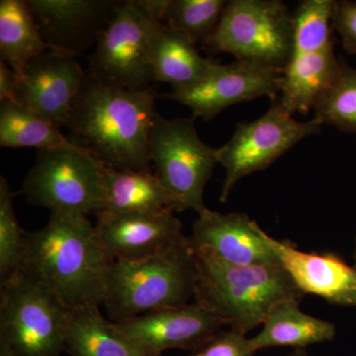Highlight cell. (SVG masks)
<instances>
[{
	"label": "cell",
	"mask_w": 356,
	"mask_h": 356,
	"mask_svg": "<svg viewBox=\"0 0 356 356\" xmlns=\"http://www.w3.org/2000/svg\"><path fill=\"white\" fill-rule=\"evenodd\" d=\"M158 97L154 86L115 88L86 72L65 127L67 139L106 168L149 172V134L159 115Z\"/></svg>",
	"instance_id": "6da1fadb"
},
{
	"label": "cell",
	"mask_w": 356,
	"mask_h": 356,
	"mask_svg": "<svg viewBox=\"0 0 356 356\" xmlns=\"http://www.w3.org/2000/svg\"><path fill=\"white\" fill-rule=\"evenodd\" d=\"M111 262L88 216L51 212L44 228L27 233L21 270L72 310L103 305Z\"/></svg>",
	"instance_id": "7a4b0ae2"
},
{
	"label": "cell",
	"mask_w": 356,
	"mask_h": 356,
	"mask_svg": "<svg viewBox=\"0 0 356 356\" xmlns=\"http://www.w3.org/2000/svg\"><path fill=\"white\" fill-rule=\"evenodd\" d=\"M193 250L194 302L214 314L229 329L247 334L264 324L277 302L303 297L280 264H232L205 250L194 247Z\"/></svg>",
	"instance_id": "3957f363"
},
{
	"label": "cell",
	"mask_w": 356,
	"mask_h": 356,
	"mask_svg": "<svg viewBox=\"0 0 356 356\" xmlns=\"http://www.w3.org/2000/svg\"><path fill=\"white\" fill-rule=\"evenodd\" d=\"M195 254L191 238L147 259L112 261L103 305L110 321L189 304L195 289Z\"/></svg>",
	"instance_id": "277c9868"
},
{
	"label": "cell",
	"mask_w": 356,
	"mask_h": 356,
	"mask_svg": "<svg viewBox=\"0 0 356 356\" xmlns=\"http://www.w3.org/2000/svg\"><path fill=\"white\" fill-rule=\"evenodd\" d=\"M170 0H124L98 40L86 70L108 86L144 90L153 88L152 47Z\"/></svg>",
	"instance_id": "5b68a950"
},
{
	"label": "cell",
	"mask_w": 356,
	"mask_h": 356,
	"mask_svg": "<svg viewBox=\"0 0 356 356\" xmlns=\"http://www.w3.org/2000/svg\"><path fill=\"white\" fill-rule=\"evenodd\" d=\"M70 309L24 270L1 281L0 344L14 356H60Z\"/></svg>",
	"instance_id": "8992f818"
},
{
	"label": "cell",
	"mask_w": 356,
	"mask_h": 356,
	"mask_svg": "<svg viewBox=\"0 0 356 356\" xmlns=\"http://www.w3.org/2000/svg\"><path fill=\"white\" fill-rule=\"evenodd\" d=\"M293 13L280 0H232L201 46L238 60L283 70L291 57Z\"/></svg>",
	"instance_id": "52a82bcc"
},
{
	"label": "cell",
	"mask_w": 356,
	"mask_h": 356,
	"mask_svg": "<svg viewBox=\"0 0 356 356\" xmlns=\"http://www.w3.org/2000/svg\"><path fill=\"white\" fill-rule=\"evenodd\" d=\"M105 168L72 144L41 149L21 193L28 203L51 212L97 215L105 208Z\"/></svg>",
	"instance_id": "ba28073f"
},
{
	"label": "cell",
	"mask_w": 356,
	"mask_h": 356,
	"mask_svg": "<svg viewBox=\"0 0 356 356\" xmlns=\"http://www.w3.org/2000/svg\"><path fill=\"white\" fill-rule=\"evenodd\" d=\"M193 116H156L149 134V158L154 175L181 203L182 212L207 209L204 189L218 163V149L199 137Z\"/></svg>",
	"instance_id": "9c48e42d"
},
{
	"label": "cell",
	"mask_w": 356,
	"mask_h": 356,
	"mask_svg": "<svg viewBox=\"0 0 356 356\" xmlns=\"http://www.w3.org/2000/svg\"><path fill=\"white\" fill-rule=\"evenodd\" d=\"M322 126L316 118L295 120L276 99L261 118L238 124L229 142L218 149V163L225 168L221 202L242 178L266 170L302 140L320 133Z\"/></svg>",
	"instance_id": "30bf717a"
},
{
	"label": "cell",
	"mask_w": 356,
	"mask_h": 356,
	"mask_svg": "<svg viewBox=\"0 0 356 356\" xmlns=\"http://www.w3.org/2000/svg\"><path fill=\"white\" fill-rule=\"evenodd\" d=\"M283 70L245 60L228 65L217 63L207 76L191 88L161 95L189 107L194 118L209 121L236 103L267 96L277 99Z\"/></svg>",
	"instance_id": "8fae6325"
},
{
	"label": "cell",
	"mask_w": 356,
	"mask_h": 356,
	"mask_svg": "<svg viewBox=\"0 0 356 356\" xmlns=\"http://www.w3.org/2000/svg\"><path fill=\"white\" fill-rule=\"evenodd\" d=\"M51 50L81 57L95 49L121 0H26Z\"/></svg>",
	"instance_id": "7c38bea8"
},
{
	"label": "cell",
	"mask_w": 356,
	"mask_h": 356,
	"mask_svg": "<svg viewBox=\"0 0 356 356\" xmlns=\"http://www.w3.org/2000/svg\"><path fill=\"white\" fill-rule=\"evenodd\" d=\"M138 348L153 356L168 350H197L226 325L200 304L170 307L115 323Z\"/></svg>",
	"instance_id": "4fadbf2b"
},
{
	"label": "cell",
	"mask_w": 356,
	"mask_h": 356,
	"mask_svg": "<svg viewBox=\"0 0 356 356\" xmlns=\"http://www.w3.org/2000/svg\"><path fill=\"white\" fill-rule=\"evenodd\" d=\"M86 72L76 57L55 50L33 58L18 76L14 102L67 127Z\"/></svg>",
	"instance_id": "5bb4252c"
},
{
	"label": "cell",
	"mask_w": 356,
	"mask_h": 356,
	"mask_svg": "<svg viewBox=\"0 0 356 356\" xmlns=\"http://www.w3.org/2000/svg\"><path fill=\"white\" fill-rule=\"evenodd\" d=\"M95 231L112 261H133L153 257L175 245L184 236L173 212L159 214L102 211Z\"/></svg>",
	"instance_id": "9a60e30c"
},
{
	"label": "cell",
	"mask_w": 356,
	"mask_h": 356,
	"mask_svg": "<svg viewBox=\"0 0 356 356\" xmlns=\"http://www.w3.org/2000/svg\"><path fill=\"white\" fill-rule=\"evenodd\" d=\"M189 238L194 248L229 264L281 266L266 232L243 213L221 214L207 208L198 214Z\"/></svg>",
	"instance_id": "2e32d148"
},
{
	"label": "cell",
	"mask_w": 356,
	"mask_h": 356,
	"mask_svg": "<svg viewBox=\"0 0 356 356\" xmlns=\"http://www.w3.org/2000/svg\"><path fill=\"white\" fill-rule=\"evenodd\" d=\"M266 242L302 294L317 295L331 304L356 307V267L332 254L304 252L266 234Z\"/></svg>",
	"instance_id": "e0dca14e"
},
{
	"label": "cell",
	"mask_w": 356,
	"mask_h": 356,
	"mask_svg": "<svg viewBox=\"0 0 356 356\" xmlns=\"http://www.w3.org/2000/svg\"><path fill=\"white\" fill-rule=\"evenodd\" d=\"M334 41L292 44L291 57L282 72L277 102L288 114L308 113L331 88L339 74Z\"/></svg>",
	"instance_id": "ac0fdd59"
},
{
	"label": "cell",
	"mask_w": 356,
	"mask_h": 356,
	"mask_svg": "<svg viewBox=\"0 0 356 356\" xmlns=\"http://www.w3.org/2000/svg\"><path fill=\"white\" fill-rule=\"evenodd\" d=\"M105 208L111 213L182 212L179 199L151 170L105 168Z\"/></svg>",
	"instance_id": "d6986e66"
},
{
	"label": "cell",
	"mask_w": 356,
	"mask_h": 356,
	"mask_svg": "<svg viewBox=\"0 0 356 356\" xmlns=\"http://www.w3.org/2000/svg\"><path fill=\"white\" fill-rule=\"evenodd\" d=\"M218 62L203 58L185 33L161 23L154 34L151 65L154 83L172 90L191 88L207 76Z\"/></svg>",
	"instance_id": "ffe728a7"
},
{
	"label": "cell",
	"mask_w": 356,
	"mask_h": 356,
	"mask_svg": "<svg viewBox=\"0 0 356 356\" xmlns=\"http://www.w3.org/2000/svg\"><path fill=\"white\" fill-rule=\"evenodd\" d=\"M299 299H284L269 311L261 331L250 339V346L257 353L264 348L289 346L306 350L313 344L334 341L336 325L304 313Z\"/></svg>",
	"instance_id": "44dd1931"
},
{
	"label": "cell",
	"mask_w": 356,
	"mask_h": 356,
	"mask_svg": "<svg viewBox=\"0 0 356 356\" xmlns=\"http://www.w3.org/2000/svg\"><path fill=\"white\" fill-rule=\"evenodd\" d=\"M65 351L70 356H153L147 355L102 315L98 306L70 310Z\"/></svg>",
	"instance_id": "7402d4cb"
},
{
	"label": "cell",
	"mask_w": 356,
	"mask_h": 356,
	"mask_svg": "<svg viewBox=\"0 0 356 356\" xmlns=\"http://www.w3.org/2000/svg\"><path fill=\"white\" fill-rule=\"evenodd\" d=\"M50 50L26 0L0 1V58L20 76L33 58Z\"/></svg>",
	"instance_id": "603a6c76"
},
{
	"label": "cell",
	"mask_w": 356,
	"mask_h": 356,
	"mask_svg": "<svg viewBox=\"0 0 356 356\" xmlns=\"http://www.w3.org/2000/svg\"><path fill=\"white\" fill-rule=\"evenodd\" d=\"M72 145L67 137L38 112L16 102L0 105V146L9 149H57Z\"/></svg>",
	"instance_id": "cb8c5ba5"
},
{
	"label": "cell",
	"mask_w": 356,
	"mask_h": 356,
	"mask_svg": "<svg viewBox=\"0 0 356 356\" xmlns=\"http://www.w3.org/2000/svg\"><path fill=\"white\" fill-rule=\"evenodd\" d=\"M315 118L322 125L356 134V69L339 60V74L315 107Z\"/></svg>",
	"instance_id": "d4e9b609"
},
{
	"label": "cell",
	"mask_w": 356,
	"mask_h": 356,
	"mask_svg": "<svg viewBox=\"0 0 356 356\" xmlns=\"http://www.w3.org/2000/svg\"><path fill=\"white\" fill-rule=\"evenodd\" d=\"M226 6L224 0H170L163 24L202 44L216 29Z\"/></svg>",
	"instance_id": "484cf974"
},
{
	"label": "cell",
	"mask_w": 356,
	"mask_h": 356,
	"mask_svg": "<svg viewBox=\"0 0 356 356\" xmlns=\"http://www.w3.org/2000/svg\"><path fill=\"white\" fill-rule=\"evenodd\" d=\"M14 192L6 178L0 177V278L17 273L24 257L26 236L14 210Z\"/></svg>",
	"instance_id": "4316f807"
},
{
	"label": "cell",
	"mask_w": 356,
	"mask_h": 356,
	"mask_svg": "<svg viewBox=\"0 0 356 356\" xmlns=\"http://www.w3.org/2000/svg\"><path fill=\"white\" fill-rule=\"evenodd\" d=\"M188 356H255V351L245 334L229 327L217 332Z\"/></svg>",
	"instance_id": "83f0119b"
},
{
	"label": "cell",
	"mask_w": 356,
	"mask_h": 356,
	"mask_svg": "<svg viewBox=\"0 0 356 356\" xmlns=\"http://www.w3.org/2000/svg\"><path fill=\"white\" fill-rule=\"evenodd\" d=\"M332 25L341 37L344 51L356 54V1L334 2Z\"/></svg>",
	"instance_id": "f1b7e54d"
},
{
	"label": "cell",
	"mask_w": 356,
	"mask_h": 356,
	"mask_svg": "<svg viewBox=\"0 0 356 356\" xmlns=\"http://www.w3.org/2000/svg\"><path fill=\"white\" fill-rule=\"evenodd\" d=\"M18 76L8 65L0 60V102H14Z\"/></svg>",
	"instance_id": "f546056e"
},
{
	"label": "cell",
	"mask_w": 356,
	"mask_h": 356,
	"mask_svg": "<svg viewBox=\"0 0 356 356\" xmlns=\"http://www.w3.org/2000/svg\"><path fill=\"white\" fill-rule=\"evenodd\" d=\"M286 356H311L307 353L306 350H294L291 353Z\"/></svg>",
	"instance_id": "4dcf8cb0"
},
{
	"label": "cell",
	"mask_w": 356,
	"mask_h": 356,
	"mask_svg": "<svg viewBox=\"0 0 356 356\" xmlns=\"http://www.w3.org/2000/svg\"><path fill=\"white\" fill-rule=\"evenodd\" d=\"M0 356H14L13 353H11L8 348H6V346H1L0 344Z\"/></svg>",
	"instance_id": "1f68e13d"
},
{
	"label": "cell",
	"mask_w": 356,
	"mask_h": 356,
	"mask_svg": "<svg viewBox=\"0 0 356 356\" xmlns=\"http://www.w3.org/2000/svg\"><path fill=\"white\" fill-rule=\"evenodd\" d=\"M355 261H356V243H355Z\"/></svg>",
	"instance_id": "d6a6232c"
}]
</instances>
